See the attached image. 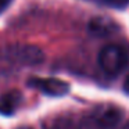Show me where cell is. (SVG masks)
Returning a JSON list of instances; mask_svg holds the SVG:
<instances>
[{
  "label": "cell",
  "instance_id": "6da1fadb",
  "mask_svg": "<svg viewBox=\"0 0 129 129\" xmlns=\"http://www.w3.org/2000/svg\"><path fill=\"white\" fill-rule=\"evenodd\" d=\"M0 60L15 65H39L45 61V53L34 45H6L0 47Z\"/></svg>",
  "mask_w": 129,
  "mask_h": 129
},
{
  "label": "cell",
  "instance_id": "7a4b0ae2",
  "mask_svg": "<svg viewBox=\"0 0 129 129\" xmlns=\"http://www.w3.org/2000/svg\"><path fill=\"white\" fill-rule=\"evenodd\" d=\"M97 61L100 68L110 76L121 74L129 62V56L126 50L119 45H106L99 51Z\"/></svg>",
  "mask_w": 129,
  "mask_h": 129
},
{
  "label": "cell",
  "instance_id": "3957f363",
  "mask_svg": "<svg viewBox=\"0 0 129 129\" xmlns=\"http://www.w3.org/2000/svg\"><path fill=\"white\" fill-rule=\"evenodd\" d=\"M28 86L53 97H61L70 92V85L57 78H31Z\"/></svg>",
  "mask_w": 129,
  "mask_h": 129
},
{
  "label": "cell",
  "instance_id": "277c9868",
  "mask_svg": "<svg viewBox=\"0 0 129 129\" xmlns=\"http://www.w3.org/2000/svg\"><path fill=\"white\" fill-rule=\"evenodd\" d=\"M87 29L92 35L99 38H106L111 36L115 32L119 31V26L115 21H112L108 17H94L89 21Z\"/></svg>",
  "mask_w": 129,
  "mask_h": 129
},
{
  "label": "cell",
  "instance_id": "5b68a950",
  "mask_svg": "<svg viewBox=\"0 0 129 129\" xmlns=\"http://www.w3.org/2000/svg\"><path fill=\"white\" fill-rule=\"evenodd\" d=\"M122 118V111L117 107H101L96 114V121L101 128H112Z\"/></svg>",
  "mask_w": 129,
  "mask_h": 129
},
{
  "label": "cell",
  "instance_id": "8992f818",
  "mask_svg": "<svg viewBox=\"0 0 129 129\" xmlns=\"http://www.w3.org/2000/svg\"><path fill=\"white\" fill-rule=\"evenodd\" d=\"M21 93L17 90H11L0 96V114L13 115L21 104Z\"/></svg>",
  "mask_w": 129,
  "mask_h": 129
},
{
  "label": "cell",
  "instance_id": "52a82bcc",
  "mask_svg": "<svg viewBox=\"0 0 129 129\" xmlns=\"http://www.w3.org/2000/svg\"><path fill=\"white\" fill-rule=\"evenodd\" d=\"M104 2L112 7H118V9H122L129 4V0H104Z\"/></svg>",
  "mask_w": 129,
  "mask_h": 129
},
{
  "label": "cell",
  "instance_id": "ba28073f",
  "mask_svg": "<svg viewBox=\"0 0 129 129\" xmlns=\"http://www.w3.org/2000/svg\"><path fill=\"white\" fill-rule=\"evenodd\" d=\"M11 2L13 0H0V14H2V13H3L4 10L11 4Z\"/></svg>",
  "mask_w": 129,
  "mask_h": 129
},
{
  "label": "cell",
  "instance_id": "9c48e42d",
  "mask_svg": "<svg viewBox=\"0 0 129 129\" xmlns=\"http://www.w3.org/2000/svg\"><path fill=\"white\" fill-rule=\"evenodd\" d=\"M123 89L126 90V93H129V75H128V78L125 79V83H123Z\"/></svg>",
  "mask_w": 129,
  "mask_h": 129
},
{
  "label": "cell",
  "instance_id": "30bf717a",
  "mask_svg": "<svg viewBox=\"0 0 129 129\" xmlns=\"http://www.w3.org/2000/svg\"><path fill=\"white\" fill-rule=\"evenodd\" d=\"M17 129H32V128H29V126H20V128H17Z\"/></svg>",
  "mask_w": 129,
  "mask_h": 129
}]
</instances>
